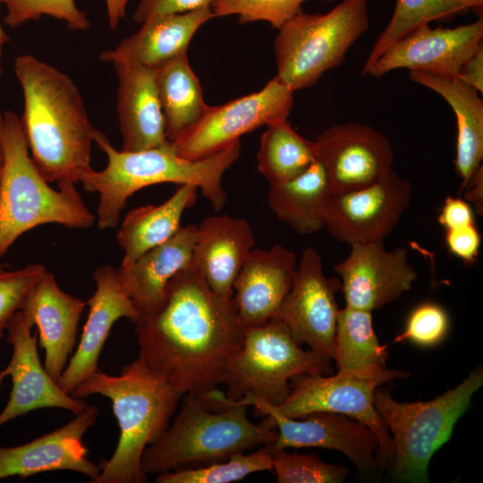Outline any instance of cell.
<instances>
[{"label":"cell","instance_id":"b9f144b4","mask_svg":"<svg viewBox=\"0 0 483 483\" xmlns=\"http://www.w3.org/2000/svg\"><path fill=\"white\" fill-rule=\"evenodd\" d=\"M438 222L445 230L473 224L474 212L468 201L449 196L444 201Z\"/></svg>","mask_w":483,"mask_h":483},{"label":"cell","instance_id":"9c48e42d","mask_svg":"<svg viewBox=\"0 0 483 483\" xmlns=\"http://www.w3.org/2000/svg\"><path fill=\"white\" fill-rule=\"evenodd\" d=\"M331 360L302 349L284 323L271 318L263 325L244 328L242 345L230 360L222 384L233 401L252 396L276 406L287 397L293 377L330 375Z\"/></svg>","mask_w":483,"mask_h":483},{"label":"cell","instance_id":"8992f818","mask_svg":"<svg viewBox=\"0 0 483 483\" xmlns=\"http://www.w3.org/2000/svg\"><path fill=\"white\" fill-rule=\"evenodd\" d=\"M4 162L0 179V259L24 233L38 225L58 224L90 228L95 216L75 184L50 187L33 163L21 122L4 112Z\"/></svg>","mask_w":483,"mask_h":483},{"label":"cell","instance_id":"d4e9b609","mask_svg":"<svg viewBox=\"0 0 483 483\" xmlns=\"http://www.w3.org/2000/svg\"><path fill=\"white\" fill-rule=\"evenodd\" d=\"M215 18L211 6L148 20L135 33L99 55L101 61L156 67L187 52L196 31Z\"/></svg>","mask_w":483,"mask_h":483},{"label":"cell","instance_id":"f35d334b","mask_svg":"<svg viewBox=\"0 0 483 483\" xmlns=\"http://www.w3.org/2000/svg\"><path fill=\"white\" fill-rule=\"evenodd\" d=\"M448 329L449 318L445 309L436 303L425 302L411 312L402 333L394 341L432 346L444 340Z\"/></svg>","mask_w":483,"mask_h":483},{"label":"cell","instance_id":"83f0119b","mask_svg":"<svg viewBox=\"0 0 483 483\" xmlns=\"http://www.w3.org/2000/svg\"><path fill=\"white\" fill-rule=\"evenodd\" d=\"M386 347L375 332L372 312L345 307L339 309L334 346L337 374L385 383L405 378L407 371L386 368Z\"/></svg>","mask_w":483,"mask_h":483},{"label":"cell","instance_id":"5bb4252c","mask_svg":"<svg viewBox=\"0 0 483 483\" xmlns=\"http://www.w3.org/2000/svg\"><path fill=\"white\" fill-rule=\"evenodd\" d=\"M411 199V182L391 169L369 185L334 193L325 228L349 246L384 240L408 208Z\"/></svg>","mask_w":483,"mask_h":483},{"label":"cell","instance_id":"1f68e13d","mask_svg":"<svg viewBox=\"0 0 483 483\" xmlns=\"http://www.w3.org/2000/svg\"><path fill=\"white\" fill-rule=\"evenodd\" d=\"M316 160L314 141L300 135L287 119L267 125L257 162L259 173L270 184L297 177Z\"/></svg>","mask_w":483,"mask_h":483},{"label":"cell","instance_id":"836d02e7","mask_svg":"<svg viewBox=\"0 0 483 483\" xmlns=\"http://www.w3.org/2000/svg\"><path fill=\"white\" fill-rule=\"evenodd\" d=\"M272 452L267 446L249 454L238 453L228 460L206 467L165 472L157 475V483H230L250 474L272 471Z\"/></svg>","mask_w":483,"mask_h":483},{"label":"cell","instance_id":"7c38bea8","mask_svg":"<svg viewBox=\"0 0 483 483\" xmlns=\"http://www.w3.org/2000/svg\"><path fill=\"white\" fill-rule=\"evenodd\" d=\"M241 402L254 407L260 422L276 430L271 452L286 448L321 447L341 452L364 473L377 472L378 442L366 425L348 416L318 411L300 418L284 416L261 398L246 396Z\"/></svg>","mask_w":483,"mask_h":483},{"label":"cell","instance_id":"5b68a950","mask_svg":"<svg viewBox=\"0 0 483 483\" xmlns=\"http://www.w3.org/2000/svg\"><path fill=\"white\" fill-rule=\"evenodd\" d=\"M71 394L76 398L101 394L110 399L120 429L114 453L90 483L146 482L143 453L166 430L183 395L140 356L125 365L119 376L97 369Z\"/></svg>","mask_w":483,"mask_h":483},{"label":"cell","instance_id":"ac0fdd59","mask_svg":"<svg viewBox=\"0 0 483 483\" xmlns=\"http://www.w3.org/2000/svg\"><path fill=\"white\" fill-rule=\"evenodd\" d=\"M405 247L387 250L384 240L351 246L334 267L345 307L372 312L399 299L418 277Z\"/></svg>","mask_w":483,"mask_h":483},{"label":"cell","instance_id":"d6a6232c","mask_svg":"<svg viewBox=\"0 0 483 483\" xmlns=\"http://www.w3.org/2000/svg\"><path fill=\"white\" fill-rule=\"evenodd\" d=\"M469 11L462 0H396L393 15L374 43L361 75L393 43L417 27L431 21H443Z\"/></svg>","mask_w":483,"mask_h":483},{"label":"cell","instance_id":"74e56055","mask_svg":"<svg viewBox=\"0 0 483 483\" xmlns=\"http://www.w3.org/2000/svg\"><path fill=\"white\" fill-rule=\"evenodd\" d=\"M46 270L41 264H29L14 270L0 266V341L6 335L11 318Z\"/></svg>","mask_w":483,"mask_h":483},{"label":"cell","instance_id":"ee69618b","mask_svg":"<svg viewBox=\"0 0 483 483\" xmlns=\"http://www.w3.org/2000/svg\"><path fill=\"white\" fill-rule=\"evenodd\" d=\"M465 199L471 202L479 213H482L483 202V169L477 172L465 189Z\"/></svg>","mask_w":483,"mask_h":483},{"label":"cell","instance_id":"7a4b0ae2","mask_svg":"<svg viewBox=\"0 0 483 483\" xmlns=\"http://www.w3.org/2000/svg\"><path fill=\"white\" fill-rule=\"evenodd\" d=\"M14 72L23 94L22 131L42 177L75 184L91 167L96 129L72 79L32 55H19Z\"/></svg>","mask_w":483,"mask_h":483},{"label":"cell","instance_id":"4dcf8cb0","mask_svg":"<svg viewBox=\"0 0 483 483\" xmlns=\"http://www.w3.org/2000/svg\"><path fill=\"white\" fill-rule=\"evenodd\" d=\"M155 69L166 137L174 141L201 117L208 105L204 102L199 80L189 64L187 52Z\"/></svg>","mask_w":483,"mask_h":483},{"label":"cell","instance_id":"d6986e66","mask_svg":"<svg viewBox=\"0 0 483 483\" xmlns=\"http://www.w3.org/2000/svg\"><path fill=\"white\" fill-rule=\"evenodd\" d=\"M98 410L88 405L63 427L13 447L0 446V480L54 470L79 472L94 480L101 466L88 459L83 436L97 420Z\"/></svg>","mask_w":483,"mask_h":483},{"label":"cell","instance_id":"f6af8a7d","mask_svg":"<svg viewBox=\"0 0 483 483\" xmlns=\"http://www.w3.org/2000/svg\"><path fill=\"white\" fill-rule=\"evenodd\" d=\"M109 26L112 29L118 27L121 19L125 17L126 6L123 0H106Z\"/></svg>","mask_w":483,"mask_h":483},{"label":"cell","instance_id":"f546056e","mask_svg":"<svg viewBox=\"0 0 483 483\" xmlns=\"http://www.w3.org/2000/svg\"><path fill=\"white\" fill-rule=\"evenodd\" d=\"M197 191L195 185L182 184L164 203L131 210L116 235L123 250L121 267L132 264L143 253L171 238L180 229L184 211L196 203Z\"/></svg>","mask_w":483,"mask_h":483},{"label":"cell","instance_id":"44dd1931","mask_svg":"<svg viewBox=\"0 0 483 483\" xmlns=\"http://www.w3.org/2000/svg\"><path fill=\"white\" fill-rule=\"evenodd\" d=\"M82 300L64 292L53 274L46 270L27 295L21 308L27 322L37 326L45 352L44 367L53 379H60L76 345Z\"/></svg>","mask_w":483,"mask_h":483},{"label":"cell","instance_id":"7bdbcfd3","mask_svg":"<svg viewBox=\"0 0 483 483\" xmlns=\"http://www.w3.org/2000/svg\"><path fill=\"white\" fill-rule=\"evenodd\" d=\"M472 87L480 94L483 92V44L462 64L456 77Z\"/></svg>","mask_w":483,"mask_h":483},{"label":"cell","instance_id":"c3c4849f","mask_svg":"<svg viewBox=\"0 0 483 483\" xmlns=\"http://www.w3.org/2000/svg\"><path fill=\"white\" fill-rule=\"evenodd\" d=\"M9 40L10 39H9L8 36L4 31V30H3L2 26H1V22H0V77L3 74V69H2V65H1L2 50H3L4 45L5 43L9 42Z\"/></svg>","mask_w":483,"mask_h":483},{"label":"cell","instance_id":"e575fe53","mask_svg":"<svg viewBox=\"0 0 483 483\" xmlns=\"http://www.w3.org/2000/svg\"><path fill=\"white\" fill-rule=\"evenodd\" d=\"M278 483H341L348 476L342 464H330L315 454H298L285 449L272 452Z\"/></svg>","mask_w":483,"mask_h":483},{"label":"cell","instance_id":"7402d4cb","mask_svg":"<svg viewBox=\"0 0 483 483\" xmlns=\"http://www.w3.org/2000/svg\"><path fill=\"white\" fill-rule=\"evenodd\" d=\"M296 268V254L282 245L250 251L233 284V301L243 328L273 318L292 286Z\"/></svg>","mask_w":483,"mask_h":483},{"label":"cell","instance_id":"9a60e30c","mask_svg":"<svg viewBox=\"0 0 483 483\" xmlns=\"http://www.w3.org/2000/svg\"><path fill=\"white\" fill-rule=\"evenodd\" d=\"M482 39V16L454 28H431L426 23L390 45L365 75L380 78L391 71L406 69L456 78Z\"/></svg>","mask_w":483,"mask_h":483},{"label":"cell","instance_id":"6da1fadb","mask_svg":"<svg viewBox=\"0 0 483 483\" xmlns=\"http://www.w3.org/2000/svg\"><path fill=\"white\" fill-rule=\"evenodd\" d=\"M134 324L139 356L182 395L217 389L243 342L233 299L215 293L191 265Z\"/></svg>","mask_w":483,"mask_h":483},{"label":"cell","instance_id":"60d3db41","mask_svg":"<svg viewBox=\"0 0 483 483\" xmlns=\"http://www.w3.org/2000/svg\"><path fill=\"white\" fill-rule=\"evenodd\" d=\"M445 242L453 255L471 265L479 255L481 238L473 223L445 230Z\"/></svg>","mask_w":483,"mask_h":483},{"label":"cell","instance_id":"ab89813d","mask_svg":"<svg viewBox=\"0 0 483 483\" xmlns=\"http://www.w3.org/2000/svg\"><path fill=\"white\" fill-rule=\"evenodd\" d=\"M216 0H140L132 19L142 24L155 17L183 13L211 6Z\"/></svg>","mask_w":483,"mask_h":483},{"label":"cell","instance_id":"d590c367","mask_svg":"<svg viewBox=\"0 0 483 483\" xmlns=\"http://www.w3.org/2000/svg\"><path fill=\"white\" fill-rule=\"evenodd\" d=\"M308 0H216L211 4L216 17L237 15L239 23L267 21L275 29L302 11ZM334 2L335 0H322Z\"/></svg>","mask_w":483,"mask_h":483},{"label":"cell","instance_id":"603a6c76","mask_svg":"<svg viewBox=\"0 0 483 483\" xmlns=\"http://www.w3.org/2000/svg\"><path fill=\"white\" fill-rule=\"evenodd\" d=\"M255 242L246 219L228 215L206 217L198 225L191 266L215 293L233 299V282Z\"/></svg>","mask_w":483,"mask_h":483},{"label":"cell","instance_id":"30bf717a","mask_svg":"<svg viewBox=\"0 0 483 483\" xmlns=\"http://www.w3.org/2000/svg\"><path fill=\"white\" fill-rule=\"evenodd\" d=\"M293 91L275 76L257 92L218 106H208L201 117L173 142L177 154L189 160L206 158L263 125L286 120Z\"/></svg>","mask_w":483,"mask_h":483},{"label":"cell","instance_id":"ffe728a7","mask_svg":"<svg viewBox=\"0 0 483 483\" xmlns=\"http://www.w3.org/2000/svg\"><path fill=\"white\" fill-rule=\"evenodd\" d=\"M93 279L96 290L86 301L89 310L80 342L57 382L69 394L98 369L99 355L113 325L121 318L132 323L139 318L117 268L100 265L94 270Z\"/></svg>","mask_w":483,"mask_h":483},{"label":"cell","instance_id":"f1b7e54d","mask_svg":"<svg viewBox=\"0 0 483 483\" xmlns=\"http://www.w3.org/2000/svg\"><path fill=\"white\" fill-rule=\"evenodd\" d=\"M333 190L322 164L316 160L297 177L270 184L267 203L275 216L301 235L326 227Z\"/></svg>","mask_w":483,"mask_h":483},{"label":"cell","instance_id":"f907efd6","mask_svg":"<svg viewBox=\"0 0 483 483\" xmlns=\"http://www.w3.org/2000/svg\"><path fill=\"white\" fill-rule=\"evenodd\" d=\"M2 167L0 168V179H1Z\"/></svg>","mask_w":483,"mask_h":483},{"label":"cell","instance_id":"2e32d148","mask_svg":"<svg viewBox=\"0 0 483 483\" xmlns=\"http://www.w3.org/2000/svg\"><path fill=\"white\" fill-rule=\"evenodd\" d=\"M313 141L317 160L324 166L334 193L369 185L393 169L391 141L372 126L335 124Z\"/></svg>","mask_w":483,"mask_h":483},{"label":"cell","instance_id":"e0dca14e","mask_svg":"<svg viewBox=\"0 0 483 483\" xmlns=\"http://www.w3.org/2000/svg\"><path fill=\"white\" fill-rule=\"evenodd\" d=\"M22 312L14 313L6 327V337L13 347L11 360L0 370V386L5 377L12 380L9 400L0 413V427L30 411L58 408L75 415L88 403L65 393L41 364L38 351V332H31Z\"/></svg>","mask_w":483,"mask_h":483},{"label":"cell","instance_id":"681fc988","mask_svg":"<svg viewBox=\"0 0 483 483\" xmlns=\"http://www.w3.org/2000/svg\"><path fill=\"white\" fill-rule=\"evenodd\" d=\"M129 0H123V4L126 6Z\"/></svg>","mask_w":483,"mask_h":483},{"label":"cell","instance_id":"7dc6e473","mask_svg":"<svg viewBox=\"0 0 483 483\" xmlns=\"http://www.w3.org/2000/svg\"><path fill=\"white\" fill-rule=\"evenodd\" d=\"M4 126H5L4 113L3 114L0 110V168L2 167L3 162H4L3 140H4Z\"/></svg>","mask_w":483,"mask_h":483},{"label":"cell","instance_id":"277c9868","mask_svg":"<svg viewBox=\"0 0 483 483\" xmlns=\"http://www.w3.org/2000/svg\"><path fill=\"white\" fill-rule=\"evenodd\" d=\"M171 426L148 445L141 470L148 475L206 467L259 446L271 445L276 430L252 423L248 405L216 389L186 394Z\"/></svg>","mask_w":483,"mask_h":483},{"label":"cell","instance_id":"8d00e7d4","mask_svg":"<svg viewBox=\"0 0 483 483\" xmlns=\"http://www.w3.org/2000/svg\"><path fill=\"white\" fill-rule=\"evenodd\" d=\"M7 13L4 23L16 28L29 21H38L43 15L62 20L72 30H86L90 27L86 13L80 11L74 0H0Z\"/></svg>","mask_w":483,"mask_h":483},{"label":"cell","instance_id":"ba28073f","mask_svg":"<svg viewBox=\"0 0 483 483\" xmlns=\"http://www.w3.org/2000/svg\"><path fill=\"white\" fill-rule=\"evenodd\" d=\"M368 5L369 0H343L326 13L302 10L286 21L274 43L275 76L293 92L314 86L368 30Z\"/></svg>","mask_w":483,"mask_h":483},{"label":"cell","instance_id":"484cf974","mask_svg":"<svg viewBox=\"0 0 483 483\" xmlns=\"http://www.w3.org/2000/svg\"><path fill=\"white\" fill-rule=\"evenodd\" d=\"M197 230L195 225L181 226L171 238L143 253L132 264L117 268L139 317L152 311L169 281L191 265Z\"/></svg>","mask_w":483,"mask_h":483},{"label":"cell","instance_id":"52a82bcc","mask_svg":"<svg viewBox=\"0 0 483 483\" xmlns=\"http://www.w3.org/2000/svg\"><path fill=\"white\" fill-rule=\"evenodd\" d=\"M483 384L479 368L457 386L427 402H400L377 388L374 403L394 444L393 478L411 483L428 482V464L434 453L451 438L457 420L468 410Z\"/></svg>","mask_w":483,"mask_h":483},{"label":"cell","instance_id":"bcb514c9","mask_svg":"<svg viewBox=\"0 0 483 483\" xmlns=\"http://www.w3.org/2000/svg\"><path fill=\"white\" fill-rule=\"evenodd\" d=\"M469 8V11H472L479 17L482 16L483 13V0H462Z\"/></svg>","mask_w":483,"mask_h":483},{"label":"cell","instance_id":"8fae6325","mask_svg":"<svg viewBox=\"0 0 483 483\" xmlns=\"http://www.w3.org/2000/svg\"><path fill=\"white\" fill-rule=\"evenodd\" d=\"M383 383L335 375L301 374L290 380V392L278 405L280 414L300 418L318 411L334 412L352 418L372 430L378 442L377 465L391 466L394 456L392 436L374 403V392Z\"/></svg>","mask_w":483,"mask_h":483},{"label":"cell","instance_id":"4316f807","mask_svg":"<svg viewBox=\"0 0 483 483\" xmlns=\"http://www.w3.org/2000/svg\"><path fill=\"white\" fill-rule=\"evenodd\" d=\"M409 78L440 95L452 107L457 123L454 166L465 190L483 159V101L479 92L458 78L411 71Z\"/></svg>","mask_w":483,"mask_h":483},{"label":"cell","instance_id":"3957f363","mask_svg":"<svg viewBox=\"0 0 483 483\" xmlns=\"http://www.w3.org/2000/svg\"><path fill=\"white\" fill-rule=\"evenodd\" d=\"M94 142L106 153L107 165L101 171L89 168L80 174V182L86 191L99 195L97 225L100 230L118 225L121 211L132 194L159 183L195 185L216 211L221 210L227 201L223 176L241 153L240 140L199 160L180 157L170 140L148 149L117 150L97 129Z\"/></svg>","mask_w":483,"mask_h":483},{"label":"cell","instance_id":"cb8c5ba5","mask_svg":"<svg viewBox=\"0 0 483 483\" xmlns=\"http://www.w3.org/2000/svg\"><path fill=\"white\" fill-rule=\"evenodd\" d=\"M118 80L117 114L122 149L139 151L168 140L158 97L156 69L135 64H114Z\"/></svg>","mask_w":483,"mask_h":483},{"label":"cell","instance_id":"4fadbf2b","mask_svg":"<svg viewBox=\"0 0 483 483\" xmlns=\"http://www.w3.org/2000/svg\"><path fill=\"white\" fill-rule=\"evenodd\" d=\"M341 280L326 276L318 252L306 248L297 266L292 286L273 317L284 323L293 339L329 359L334 358L339 308L335 294Z\"/></svg>","mask_w":483,"mask_h":483}]
</instances>
